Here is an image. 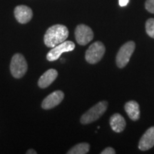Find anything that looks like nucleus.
Instances as JSON below:
<instances>
[{"mask_svg": "<svg viewBox=\"0 0 154 154\" xmlns=\"http://www.w3.org/2000/svg\"><path fill=\"white\" fill-rule=\"evenodd\" d=\"M145 7L146 10L149 11L150 13L154 14V0H146Z\"/></svg>", "mask_w": 154, "mask_h": 154, "instance_id": "obj_16", "label": "nucleus"}, {"mask_svg": "<svg viewBox=\"0 0 154 154\" xmlns=\"http://www.w3.org/2000/svg\"><path fill=\"white\" fill-rule=\"evenodd\" d=\"M26 153L27 154H36V152L34 151V149H29L26 151Z\"/></svg>", "mask_w": 154, "mask_h": 154, "instance_id": "obj_19", "label": "nucleus"}, {"mask_svg": "<svg viewBox=\"0 0 154 154\" xmlns=\"http://www.w3.org/2000/svg\"><path fill=\"white\" fill-rule=\"evenodd\" d=\"M90 145L87 143L76 144L67 152L68 154H86L89 151Z\"/></svg>", "mask_w": 154, "mask_h": 154, "instance_id": "obj_14", "label": "nucleus"}, {"mask_svg": "<svg viewBox=\"0 0 154 154\" xmlns=\"http://www.w3.org/2000/svg\"><path fill=\"white\" fill-rule=\"evenodd\" d=\"M58 76V72L57 70L51 69L47 70L43 75L40 77L38 81V85L40 88H45L51 85L54 82Z\"/></svg>", "mask_w": 154, "mask_h": 154, "instance_id": "obj_11", "label": "nucleus"}, {"mask_svg": "<svg viewBox=\"0 0 154 154\" xmlns=\"http://www.w3.org/2000/svg\"><path fill=\"white\" fill-rule=\"evenodd\" d=\"M146 31L150 37L154 38V19L151 18L146 21Z\"/></svg>", "mask_w": 154, "mask_h": 154, "instance_id": "obj_15", "label": "nucleus"}, {"mask_svg": "<svg viewBox=\"0 0 154 154\" xmlns=\"http://www.w3.org/2000/svg\"><path fill=\"white\" fill-rule=\"evenodd\" d=\"M75 37L79 44L86 45L93 39L94 32L89 26L85 24H79L75 29Z\"/></svg>", "mask_w": 154, "mask_h": 154, "instance_id": "obj_7", "label": "nucleus"}, {"mask_svg": "<svg viewBox=\"0 0 154 154\" xmlns=\"http://www.w3.org/2000/svg\"><path fill=\"white\" fill-rule=\"evenodd\" d=\"M75 44L72 41H64L53 47L47 55V59L49 61L57 60L60 56L64 52L72 51L74 49Z\"/></svg>", "mask_w": 154, "mask_h": 154, "instance_id": "obj_6", "label": "nucleus"}, {"mask_svg": "<svg viewBox=\"0 0 154 154\" xmlns=\"http://www.w3.org/2000/svg\"><path fill=\"white\" fill-rule=\"evenodd\" d=\"M69 36V30L66 26L55 24L48 29L44 34V41L47 47L53 48L66 41Z\"/></svg>", "mask_w": 154, "mask_h": 154, "instance_id": "obj_1", "label": "nucleus"}, {"mask_svg": "<svg viewBox=\"0 0 154 154\" xmlns=\"http://www.w3.org/2000/svg\"><path fill=\"white\" fill-rule=\"evenodd\" d=\"M125 111L132 121H137L140 118V108L136 101H130L125 104Z\"/></svg>", "mask_w": 154, "mask_h": 154, "instance_id": "obj_13", "label": "nucleus"}, {"mask_svg": "<svg viewBox=\"0 0 154 154\" xmlns=\"http://www.w3.org/2000/svg\"><path fill=\"white\" fill-rule=\"evenodd\" d=\"M135 47H136V44L134 42L130 41L125 43L120 48L116 58V61L119 68H124L128 64L134 53Z\"/></svg>", "mask_w": 154, "mask_h": 154, "instance_id": "obj_4", "label": "nucleus"}, {"mask_svg": "<svg viewBox=\"0 0 154 154\" xmlns=\"http://www.w3.org/2000/svg\"><path fill=\"white\" fill-rule=\"evenodd\" d=\"M119 2L121 7H126L129 2V0H119Z\"/></svg>", "mask_w": 154, "mask_h": 154, "instance_id": "obj_18", "label": "nucleus"}, {"mask_svg": "<svg viewBox=\"0 0 154 154\" xmlns=\"http://www.w3.org/2000/svg\"><path fill=\"white\" fill-rule=\"evenodd\" d=\"M106 48L101 42H94L88 47L85 54V59L91 64L98 63L103 58L105 54Z\"/></svg>", "mask_w": 154, "mask_h": 154, "instance_id": "obj_5", "label": "nucleus"}, {"mask_svg": "<svg viewBox=\"0 0 154 154\" xmlns=\"http://www.w3.org/2000/svg\"><path fill=\"white\" fill-rule=\"evenodd\" d=\"M27 69V63L24 56L21 54H16L13 56L10 63V71L14 78L20 79L24 76Z\"/></svg>", "mask_w": 154, "mask_h": 154, "instance_id": "obj_3", "label": "nucleus"}, {"mask_svg": "<svg viewBox=\"0 0 154 154\" xmlns=\"http://www.w3.org/2000/svg\"><path fill=\"white\" fill-rule=\"evenodd\" d=\"M110 125L113 131L121 133L124 130L126 126V121L124 117L119 113H114L110 119Z\"/></svg>", "mask_w": 154, "mask_h": 154, "instance_id": "obj_12", "label": "nucleus"}, {"mask_svg": "<svg viewBox=\"0 0 154 154\" xmlns=\"http://www.w3.org/2000/svg\"><path fill=\"white\" fill-rule=\"evenodd\" d=\"M101 154H115L116 151L115 150L111 147H107L101 151Z\"/></svg>", "mask_w": 154, "mask_h": 154, "instance_id": "obj_17", "label": "nucleus"}, {"mask_svg": "<svg viewBox=\"0 0 154 154\" xmlns=\"http://www.w3.org/2000/svg\"><path fill=\"white\" fill-rule=\"evenodd\" d=\"M63 98H64V94L63 93V91L60 90L54 91L44 99L42 103V107L45 110L53 109L63 101Z\"/></svg>", "mask_w": 154, "mask_h": 154, "instance_id": "obj_8", "label": "nucleus"}, {"mask_svg": "<svg viewBox=\"0 0 154 154\" xmlns=\"http://www.w3.org/2000/svg\"><path fill=\"white\" fill-rule=\"evenodd\" d=\"M107 108V101H102L99 102L82 116L81 118V123L83 124H88L94 122L106 112Z\"/></svg>", "mask_w": 154, "mask_h": 154, "instance_id": "obj_2", "label": "nucleus"}, {"mask_svg": "<svg viewBox=\"0 0 154 154\" xmlns=\"http://www.w3.org/2000/svg\"><path fill=\"white\" fill-rule=\"evenodd\" d=\"M14 17L20 24H26L32 19L33 11L27 6L19 5L14 9Z\"/></svg>", "mask_w": 154, "mask_h": 154, "instance_id": "obj_9", "label": "nucleus"}, {"mask_svg": "<svg viewBox=\"0 0 154 154\" xmlns=\"http://www.w3.org/2000/svg\"><path fill=\"white\" fill-rule=\"evenodd\" d=\"M154 146V126L149 128L140 138L138 148L141 151H148Z\"/></svg>", "mask_w": 154, "mask_h": 154, "instance_id": "obj_10", "label": "nucleus"}]
</instances>
